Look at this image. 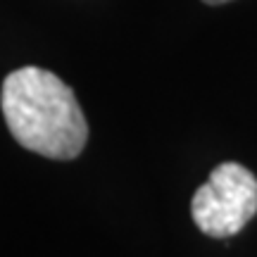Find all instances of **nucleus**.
Here are the masks:
<instances>
[{
    "label": "nucleus",
    "instance_id": "nucleus-1",
    "mask_svg": "<svg viewBox=\"0 0 257 257\" xmlns=\"http://www.w3.org/2000/svg\"><path fill=\"white\" fill-rule=\"evenodd\" d=\"M3 117L22 148L50 160H74L88 141V124L74 91L48 69L22 67L5 76Z\"/></svg>",
    "mask_w": 257,
    "mask_h": 257
},
{
    "label": "nucleus",
    "instance_id": "nucleus-2",
    "mask_svg": "<svg viewBox=\"0 0 257 257\" xmlns=\"http://www.w3.org/2000/svg\"><path fill=\"white\" fill-rule=\"evenodd\" d=\"M195 226L212 238L236 236L257 214V179L238 162H221L191 200Z\"/></svg>",
    "mask_w": 257,
    "mask_h": 257
},
{
    "label": "nucleus",
    "instance_id": "nucleus-3",
    "mask_svg": "<svg viewBox=\"0 0 257 257\" xmlns=\"http://www.w3.org/2000/svg\"><path fill=\"white\" fill-rule=\"evenodd\" d=\"M202 3H207V5H224V3H229V0H202Z\"/></svg>",
    "mask_w": 257,
    "mask_h": 257
}]
</instances>
